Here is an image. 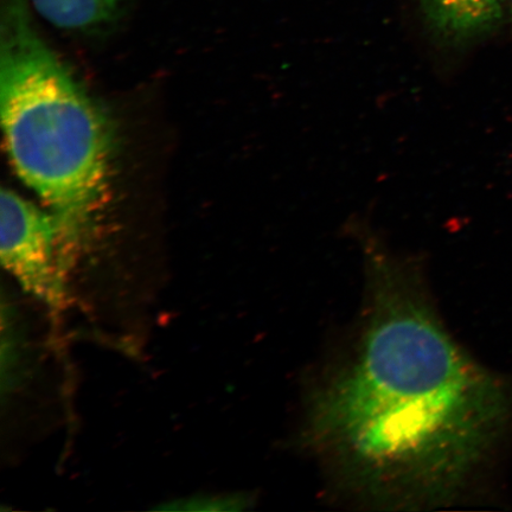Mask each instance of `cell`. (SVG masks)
I'll use <instances>...</instances> for the list:
<instances>
[{
  "label": "cell",
  "mask_w": 512,
  "mask_h": 512,
  "mask_svg": "<svg viewBox=\"0 0 512 512\" xmlns=\"http://www.w3.org/2000/svg\"><path fill=\"white\" fill-rule=\"evenodd\" d=\"M0 240L3 267L19 286L50 311L66 310L79 261L70 252L55 215L3 189Z\"/></svg>",
  "instance_id": "obj_3"
},
{
  "label": "cell",
  "mask_w": 512,
  "mask_h": 512,
  "mask_svg": "<svg viewBox=\"0 0 512 512\" xmlns=\"http://www.w3.org/2000/svg\"><path fill=\"white\" fill-rule=\"evenodd\" d=\"M428 29L447 47L490 34L504 16L508 0H420Z\"/></svg>",
  "instance_id": "obj_4"
},
{
  "label": "cell",
  "mask_w": 512,
  "mask_h": 512,
  "mask_svg": "<svg viewBox=\"0 0 512 512\" xmlns=\"http://www.w3.org/2000/svg\"><path fill=\"white\" fill-rule=\"evenodd\" d=\"M249 501L247 497L242 496H198L188 499H182L177 507L169 510L184 511H236L245 510Z\"/></svg>",
  "instance_id": "obj_6"
},
{
  "label": "cell",
  "mask_w": 512,
  "mask_h": 512,
  "mask_svg": "<svg viewBox=\"0 0 512 512\" xmlns=\"http://www.w3.org/2000/svg\"><path fill=\"white\" fill-rule=\"evenodd\" d=\"M38 14L63 30L89 31L105 27L123 10L126 0H29Z\"/></svg>",
  "instance_id": "obj_5"
},
{
  "label": "cell",
  "mask_w": 512,
  "mask_h": 512,
  "mask_svg": "<svg viewBox=\"0 0 512 512\" xmlns=\"http://www.w3.org/2000/svg\"><path fill=\"white\" fill-rule=\"evenodd\" d=\"M508 8H509L510 16L512 19V0H508Z\"/></svg>",
  "instance_id": "obj_7"
},
{
  "label": "cell",
  "mask_w": 512,
  "mask_h": 512,
  "mask_svg": "<svg viewBox=\"0 0 512 512\" xmlns=\"http://www.w3.org/2000/svg\"><path fill=\"white\" fill-rule=\"evenodd\" d=\"M0 114L18 177L55 215L80 260L111 182L114 132L37 31L28 0H6L0 16Z\"/></svg>",
  "instance_id": "obj_2"
},
{
  "label": "cell",
  "mask_w": 512,
  "mask_h": 512,
  "mask_svg": "<svg viewBox=\"0 0 512 512\" xmlns=\"http://www.w3.org/2000/svg\"><path fill=\"white\" fill-rule=\"evenodd\" d=\"M362 240L367 305L349 355L310 399L306 435L352 494L377 508L454 501L502 437L508 390L454 341L418 267Z\"/></svg>",
  "instance_id": "obj_1"
}]
</instances>
